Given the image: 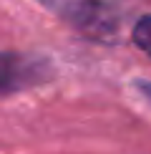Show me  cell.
<instances>
[{"instance_id": "2", "label": "cell", "mask_w": 151, "mask_h": 154, "mask_svg": "<svg viewBox=\"0 0 151 154\" xmlns=\"http://www.w3.org/2000/svg\"><path fill=\"white\" fill-rule=\"evenodd\" d=\"M134 43L144 51V53L151 56V15L141 18V20L134 25Z\"/></svg>"}, {"instance_id": "1", "label": "cell", "mask_w": 151, "mask_h": 154, "mask_svg": "<svg viewBox=\"0 0 151 154\" xmlns=\"http://www.w3.org/2000/svg\"><path fill=\"white\" fill-rule=\"evenodd\" d=\"M28 63L18 61V58H0V91H8L25 83V73H28Z\"/></svg>"}, {"instance_id": "3", "label": "cell", "mask_w": 151, "mask_h": 154, "mask_svg": "<svg viewBox=\"0 0 151 154\" xmlns=\"http://www.w3.org/2000/svg\"><path fill=\"white\" fill-rule=\"evenodd\" d=\"M141 88H144V94H146V96H149V99H151V83H144V86H141Z\"/></svg>"}]
</instances>
